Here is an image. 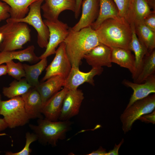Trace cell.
<instances>
[{
	"instance_id": "6da1fadb",
	"label": "cell",
	"mask_w": 155,
	"mask_h": 155,
	"mask_svg": "<svg viewBox=\"0 0 155 155\" xmlns=\"http://www.w3.org/2000/svg\"><path fill=\"white\" fill-rule=\"evenodd\" d=\"M64 42L65 50L73 68H79L84 55L101 44L96 30L91 26L78 31L69 29Z\"/></svg>"
},
{
	"instance_id": "7a4b0ae2",
	"label": "cell",
	"mask_w": 155,
	"mask_h": 155,
	"mask_svg": "<svg viewBox=\"0 0 155 155\" xmlns=\"http://www.w3.org/2000/svg\"><path fill=\"white\" fill-rule=\"evenodd\" d=\"M95 30L100 43L110 48L130 50L131 28L130 24L124 19H108Z\"/></svg>"
},
{
	"instance_id": "3957f363",
	"label": "cell",
	"mask_w": 155,
	"mask_h": 155,
	"mask_svg": "<svg viewBox=\"0 0 155 155\" xmlns=\"http://www.w3.org/2000/svg\"><path fill=\"white\" fill-rule=\"evenodd\" d=\"M37 125L30 124L29 127L37 136L41 144L57 145L59 140H64L70 130L73 122L69 120L53 121L46 118L38 119Z\"/></svg>"
},
{
	"instance_id": "277c9868",
	"label": "cell",
	"mask_w": 155,
	"mask_h": 155,
	"mask_svg": "<svg viewBox=\"0 0 155 155\" xmlns=\"http://www.w3.org/2000/svg\"><path fill=\"white\" fill-rule=\"evenodd\" d=\"M6 23L0 27L3 40L0 51H15L23 48L24 45L31 40V30L27 24L6 20Z\"/></svg>"
},
{
	"instance_id": "5b68a950",
	"label": "cell",
	"mask_w": 155,
	"mask_h": 155,
	"mask_svg": "<svg viewBox=\"0 0 155 155\" xmlns=\"http://www.w3.org/2000/svg\"><path fill=\"white\" fill-rule=\"evenodd\" d=\"M0 114L3 115L8 127L13 128L27 123L30 119L21 96L1 102Z\"/></svg>"
},
{
	"instance_id": "8992f818",
	"label": "cell",
	"mask_w": 155,
	"mask_h": 155,
	"mask_svg": "<svg viewBox=\"0 0 155 155\" xmlns=\"http://www.w3.org/2000/svg\"><path fill=\"white\" fill-rule=\"evenodd\" d=\"M155 108L154 93L135 101L126 108L120 117L124 133H125L131 130L133 124L139 118L152 112L155 110Z\"/></svg>"
},
{
	"instance_id": "52a82bcc",
	"label": "cell",
	"mask_w": 155,
	"mask_h": 155,
	"mask_svg": "<svg viewBox=\"0 0 155 155\" xmlns=\"http://www.w3.org/2000/svg\"><path fill=\"white\" fill-rule=\"evenodd\" d=\"M44 0H37L29 7V11L24 18L18 20L8 19L11 21L21 22L28 24L34 28L37 33V43L42 48H46L49 37V31L46 25L42 20L41 7Z\"/></svg>"
},
{
	"instance_id": "ba28073f",
	"label": "cell",
	"mask_w": 155,
	"mask_h": 155,
	"mask_svg": "<svg viewBox=\"0 0 155 155\" xmlns=\"http://www.w3.org/2000/svg\"><path fill=\"white\" fill-rule=\"evenodd\" d=\"M43 21L49 31V37L46 49L40 57V59L47 58L55 53L56 49L61 43L64 42L68 34L69 28L66 23L58 19Z\"/></svg>"
},
{
	"instance_id": "9c48e42d",
	"label": "cell",
	"mask_w": 155,
	"mask_h": 155,
	"mask_svg": "<svg viewBox=\"0 0 155 155\" xmlns=\"http://www.w3.org/2000/svg\"><path fill=\"white\" fill-rule=\"evenodd\" d=\"M55 54L53 60L46 68V73L42 81L57 75L66 79L71 71L72 65L66 53L64 42L60 44Z\"/></svg>"
},
{
	"instance_id": "30bf717a",
	"label": "cell",
	"mask_w": 155,
	"mask_h": 155,
	"mask_svg": "<svg viewBox=\"0 0 155 155\" xmlns=\"http://www.w3.org/2000/svg\"><path fill=\"white\" fill-rule=\"evenodd\" d=\"M84 99V93L82 90L78 89L68 90L63 100L59 120H69L78 115Z\"/></svg>"
},
{
	"instance_id": "8fae6325",
	"label": "cell",
	"mask_w": 155,
	"mask_h": 155,
	"mask_svg": "<svg viewBox=\"0 0 155 155\" xmlns=\"http://www.w3.org/2000/svg\"><path fill=\"white\" fill-rule=\"evenodd\" d=\"M103 71V67L92 68L89 71L84 72L80 70L79 68L72 67L66 79L64 87L70 90L77 89L80 86L85 83L94 86V77L100 75Z\"/></svg>"
},
{
	"instance_id": "7c38bea8",
	"label": "cell",
	"mask_w": 155,
	"mask_h": 155,
	"mask_svg": "<svg viewBox=\"0 0 155 155\" xmlns=\"http://www.w3.org/2000/svg\"><path fill=\"white\" fill-rule=\"evenodd\" d=\"M44 1L41 8L46 20H56L63 11L69 10L74 12L75 11V0H44Z\"/></svg>"
},
{
	"instance_id": "4fadbf2b",
	"label": "cell",
	"mask_w": 155,
	"mask_h": 155,
	"mask_svg": "<svg viewBox=\"0 0 155 155\" xmlns=\"http://www.w3.org/2000/svg\"><path fill=\"white\" fill-rule=\"evenodd\" d=\"M111 51L110 47L101 43L86 54L84 58L92 68L111 67L112 66Z\"/></svg>"
},
{
	"instance_id": "5bb4252c",
	"label": "cell",
	"mask_w": 155,
	"mask_h": 155,
	"mask_svg": "<svg viewBox=\"0 0 155 155\" xmlns=\"http://www.w3.org/2000/svg\"><path fill=\"white\" fill-rule=\"evenodd\" d=\"M122 84L131 88L133 92L126 108L130 106L135 101L142 99L150 94L155 93V75H152L143 83H137L124 80Z\"/></svg>"
},
{
	"instance_id": "9a60e30c",
	"label": "cell",
	"mask_w": 155,
	"mask_h": 155,
	"mask_svg": "<svg viewBox=\"0 0 155 155\" xmlns=\"http://www.w3.org/2000/svg\"><path fill=\"white\" fill-rule=\"evenodd\" d=\"M81 7L82 12L78 22L71 29L78 31L83 28L91 26L98 15L99 10V0H84Z\"/></svg>"
},
{
	"instance_id": "2e32d148",
	"label": "cell",
	"mask_w": 155,
	"mask_h": 155,
	"mask_svg": "<svg viewBox=\"0 0 155 155\" xmlns=\"http://www.w3.org/2000/svg\"><path fill=\"white\" fill-rule=\"evenodd\" d=\"M68 90L64 88L59 91L43 105L42 113L45 118L52 121H58L64 97Z\"/></svg>"
},
{
	"instance_id": "e0dca14e",
	"label": "cell",
	"mask_w": 155,
	"mask_h": 155,
	"mask_svg": "<svg viewBox=\"0 0 155 155\" xmlns=\"http://www.w3.org/2000/svg\"><path fill=\"white\" fill-rule=\"evenodd\" d=\"M21 96L24 100L25 109L30 119L43 118L42 109L43 104L40 96L36 88L31 87Z\"/></svg>"
},
{
	"instance_id": "ac0fdd59",
	"label": "cell",
	"mask_w": 155,
	"mask_h": 155,
	"mask_svg": "<svg viewBox=\"0 0 155 155\" xmlns=\"http://www.w3.org/2000/svg\"><path fill=\"white\" fill-rule=\"evenodd\" d=\"M66 79L57 75L49 78L44 82L40 83L36 88L39 92L43 104L49 98L59 91L65 84Z\"/></svg>"
},
{
	"instance_id": "d6986e66",
	"label": "cell",
	"mask_w": 155,
	"mask_h": 155,
	"mask_svg": "<svg viewBox=\"0 0 155 155\" xmlns=\"http://www.w3.org/2000/svg\"><path fill=\"white\" fill-rule=\"evenodd\" d=\"M34 49V46L31 45L22 50L0 51V65L13 59L18 60L21 62L36 63L40 59L35 53Z\"/></svg>"
},
{
	"instance_id": "ffe728a7",
	"label": "cell",
	"mask_w": 155,
	"mask_h": 155,
	"mask_svg": "<svg viewBox=\"0 0 155 155\" xmlns=\"http://www.w3.org/2000/svg\"><path fill=\"white\" fill-rule=\"evenodd\" d=\"M99 10L98 16L91 26L96 30L102 23L109 19H115L121 18L118 10L113 0H99Z\"/></svg>"
},
{
	"instance_id": "44dd1931",
	"label": "cell",
	"mask_w": 155,
	"mask_h": 155,
	"mask_svg": "<svg viewBox=\"0 0 155 155\" xmlns=\"http://www.w3.org/2000/svg\"><path fill=\"white\" fill-rule=\"evenodd\" d=\"M132 30V37L129 49L133 52L135 58V70L132 78L134 81L137 78L140 70L145 56L149 53L138 39L136 34L134 24H130Z\"/></svg>"
},
{
	"instance_id": "7402d4cb",
	"label": "cell",
	"mask_w": 155,
	"mask_h": 155,
	"mask_svg": "<svg viewBox=\"0 0 155 155\" xmlns=\"http://www.w3.org/2000/svg\"><path fill=\"white\" fill-rule=\"evenodd\" d=\"M152 11L147 0H131L127 21L130 24L143 21Z\"/></svg>"
},
{
	"instance_id": "603a6c76",
	"label": "cell",
	"mask_w": 155,
	"mask_h": 155,
	"mask_svg": "<svg viewBox=\"0 0 155 155\" xmlns=\"http://www.w3.org/2000/svg\"><path fill=\"white\" fill-rule=\"evenodd\" d=\"M112 63L128 69L133 76L135 70L134 55L129 50L120 48H111Z\"/></svg>"
},
{
	"instance_id": "cb8c5ba5",
	"label": "cell",
	"mask_w": 155,
	"mask_h": 155,
	"mask_svg": "<svg viewBox=\"0 0 155 155\" xmlns=\"http://www.w3.org/2000/svg\"><path fill=\"white\" fill-rule=\"evenodd\" d=\"M47 64V58H44L32 65L23 64L26 74L25 78L32 87L36 88L39 85V77L46 68Z\"/></svg>"
},
{
	"instance_id": "d4e9b609",
	"label": "cell",
	"mask_w": 155,
	"mask_h": 155,
	"mask_svg": "<svg viewBox=\"0 0 155 155\" xmlns=\"http://www.w3.org/2000/svg\"><path fill=\"white\" fill-rule=\"evenodd\" d=\"M37 0H0L6 3L10 7V18L20 19L28 14L30 5Z\"/></svg>"
},
{
	"instance_id": "484cf974",
	"label": "cell",
	"mask_w": 155,
	"mask_h": 155,
	"mask_svg": "<svg viewBox=\"0 0 155 155\" xmlns=\"http://www.w3.org/2000/svg\"><path fill=\"white\" fill-rule=\"evenodd\" d=\"M137 36L142 44L149 52L155 48V32L144 24L143 21L134 24Z\"/></svg>"
},
{
	"instance_id": "4316f807",
	"label": "cell",
	"mask_w": 155,
	"mask_h": 155,
	"mask_svg": "<svg viewBox=\"0 0 155 155\" xmlns=\"http://www.w3.org/2000/svg\"><path fill=\"white\" fill-rule=\"evenodd\" d=\"M155 50L149 52L144 58L140 70L134 82L137 83L144 82L151 75L155 74Z\"/></svg>"
},
{
	"instance_id": "83f0119b",
	"label": "cell",
	"mask_w": 155,
	"mask_h": 155,
	"mask_svg": "<svg viewBox=\"0 0 155 155\" xmlns=\"http://www.w3.org/2000/svg\"><path fill=\"white\" fill-rule=\"evenodd\" d=\"M32 87L27 82L25 78L19 80H15L12 81L8 87H4L2 93L4 96L11 98L21 96L26 93Z\"/></svg>"
},
{
	"instance_id": "f1b7e54d",
	"label": "cell",
	"mask_w": 155,
	"mask_h": 155,
	"mask_svg": "<svg viewBox=\"0 0 155 155\" xmlns=\"http://www.w3.org/2000/svg\"><path fill=\"white\" fill-rule=\"evenodd\" d=\"M7 68V73L15 80H19L22 77H25V72L23 64L18 62L15 63L11 60L5 63Z\"/></svg>"
},
{
	"instance_id": "f546056e",
	"label": "cell",
	"mask_w": 155,
	"mask_h": 155,
	"mask_svg": "<svg viewBox=\"0 0 155 155\" xmlns=\"http://www.w3.org/2000/svg\"><path fill=\"white\" fill-rule=\"evenodd\" d=\"M26 141L25 145L23 148L20 151L17 152H13L11 151L6 152V155H29L32 152V150L30 148V145L32 142L38 140L36 135L34 133L27 132L26 133Z\"/></svg>"
},
{
	"instance_id": "4dcf8cb0",
	"label": "cell",
	"mask_w": 155,
	"mask_h": 155,
	"mask_svg": "<svg viewBox=\"0 0 155 155\" xmlns=\"http://www.w3.org/2000/svg\"><path fill=\"white\" fill-rule=\"evenodd\" d=\"M113 0L117 7L120 17L127 21L131 0Z\"/></svg>"
},
{
	"instance_id": "1f68e13d",
	"label": "cell",
	"mask_w": 155,
	"mask_h": 155,
	"mask_svg": "<svg viewBox=\"0 0 155 155\" xmlns=\"http://www.w3.org/2000/svg\"><path fill=\"white\" fill-rule=\"evenodd\" d=\"M10 7L6 3L0 1V22L10 17Z\"/></svg>"
},
{
	"instance_id": "d6a6232c",
	"label": "cell",
	"mask_w": 155,
	"mask_h": 155,
	"mask_svg": "<svg viewBox=\"0 0 155 155\" xmlns=\"http://www.w3.org/2000/svg\"><path fill=\"white\" fill-rule=\"evenodd\" d=\"M145 25L153 32H155V12L154 10L144 19Z\"/></svg>"
},
{
	"instance_id": "836d02e7",
	"label": "cell",
	"mask_w": 155,
	"mask_h": 155,
	"mask_svg": "<svg viewBox=\"0 0 155 155\" xmlns=\"http://www.w3.org/2000/svg\"><path fill=\"white\" fill-rule=\"evenodd\" d=\"M152 113L144 115L140 117L138 120L142 122L147 123H151L155 124V111L154 110Z\"/></svg>"
},
{
	"instance_id": "e575fe53",
	"label": "cell",
	"mask_w": 155,
	"mask_h": 155,
	"mask_svg": "<svg viewBox=\"0 0 155 155\" xmlns=\"http://www.w3.org/2000/svg\"><path fill=\"white\" fill-rule=\"evenodd\" d=\"M124 142V140L122 139L121 142L118 145L115 144L114 148L110 150L109 152H107L106 155H119V150L121 146Z\"/></svg>"
},
{
	"instance_id": "d590c367",
	"label": "cell",
	"mask_w": 155,
	"mask_h": 155,
	"mask_svg": "<svg viewBox=\"0 0 155 155\" xmlns=\"http://www.w3.org/2000/svg\"><path fill=\"white\" fill-rule=\"evenodd\" d=\"M84 0H75L76 8L74 13L75 17L78 18L79 16L81 5Z\"/></svg>"
},
{
	"instance_id": "8d00e7d4",
	"label": "cell",
	"mask_w": 155,
	"mask_h": 155,
	"mask_svg": "<svg viewBox=\"0 0 155 155\" xmlns=\"http://www.w3.org/2000/svg\"><path fill=\"white\" fill-rule=\"evenodd\" d=\"M107 152L106 149L103 148L102 146L96 151H94L88 154V155H106Z\"/></svg>"
},
{
	"instance_id": "74e56055",
	"label": "cell",
	"mask_w": 155,
	"mask_h": 155,
	"mask_svg": "<svg viewBox=\"0 0 155 155\" xmlns=\"http://www.w3.org/2000/svg\"><path fill=\"white\" fill-rule=\"evenodd\" d=\"M8 127V125L4 119L0 118V133Z\"/></svg>"
},
{
	"instance_id": "f35d334b",
	"label": "cell",
	"mask_w": 155,
	"mask_h": 155,
	"mask_svg": "<svg viewBox=\"0 0 155 155\" xmlns=\"http://www.w3.org/2000/svg\"><path fill=\"white\" fill-rule=\"evenodd\" d=\"M7 74V68L6 65H0V76Z\"/></svg>"
},
{
	"instance_id": "ab89813d",
	"label": "cell",
	"mask_w": 155,
	"mask_h": 155,
	"mask_svg": "<svg viewBox=\"0 0 155 155\" xmlns=\"http://www.w3.org/2000/svg\"><path fill=\"white\" fill-rule=\"evenodd\" d=\"M150 7L155 8V0H147Z\"/></svg>"
},
{
	"instance_id": "60d3db41",
	"label": "cell",
	"mask_w": 155,
	"mask_h": 155,
	"mask_svg": "<svg viewBox=\"0 0 155 155\" xmlns=\"http://www.w3.org/2000/svg\"><path fill=\"white\" fill-rule=\"evenodd\" d=\"M3 40V35L2 33L0 32V43Z\"/></svg>"
},
{
	"instance_id": "b9f144b4",
	"label": "cell",
	"mask_w": 155,
	"mask_h": 155,
	"mask_svg": "<svg viewBox=\"0 0 155 155\" xmlns=\"http://www.w3.org/2000/svg\"><path fill=\"white\" fill-rule=\"evenodd\" d=\"M1 98H2L1 95V94H0V111L1 102L2 101L1 100Z\"/></svg>"
}]
</instances>
